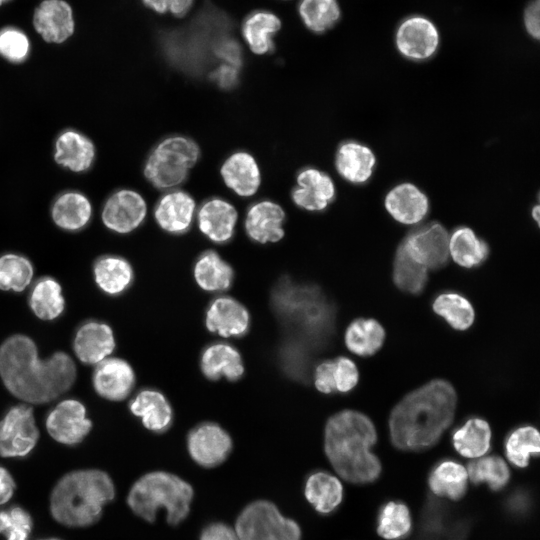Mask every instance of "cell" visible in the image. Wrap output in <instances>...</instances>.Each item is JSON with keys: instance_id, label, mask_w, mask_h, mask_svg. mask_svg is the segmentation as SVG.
I'll list each match as a JSON object with an SVG mask.
<instances>
[{"instance_id": "9f6ffc18", "label": "cell", "mask_w": 540, "mask_h": 540, "mask_svg": "<svg viewBox=\"0 0 540 540\" xmlns=\"http://www.w3.org/2000/svg\"><path fill=\"white\" fill-rule=\"evenodd\" d=\"M539 6V0H536L527 7L524 15L525 27L528 33L535 39H538L540 35Z\"/></svg>"}, {"instance_id": "1f68e13d", "label": "cell", "mask_w": 540, "mask_h": 540, "mask_svg": "<svg viewBox=\"0 0 540 540\" xmlns=\"http://www.w3.org/2000/svg\"><path fill=\"white\" fill-rule=\"evenodd\" d=\"M92 216L89 199L77 191H67L57 197L52 206V218L55 224L67 231L84 228Z\"/></svg>"}, {"instance_id": "ab89813d", "label": "cell", "mask_w": 540, "mask_h": 540, "mask_svg": "<svg viewBox=\"0 0 540 540\" xmlns=\"http://www.w3.org/2000/svg\"><path fill=\"white\" fill-rule=\"evenodd\" d=\"M432 307L436 314L456 330H467L475 319V312L469 300L455 292L439 294L434 299Z\"/></svg>"}, {"instance_id": "52a82bcc", "label": "cell", "mask_w": 540, "mask_h": 540, "mask_svg": "<svg viewBox=\"0 0 540 540\" xmlns=\"http://www.w3.org/2000/svg\"><path fill=\"white\" fill-rule=\"evenodd\" d=\"M275 307L300 328L314 346H322L334 326V308L314 286L281 284L274 295Z\"/></svg>"}, {"instance_id": "f1b7e54d", "label": "cell", "mask_w": 540, "mask_h": 540, "mask_svg": "<svg viewBox=\"0 0 540 540\" xmlns=\"http://www.w3.org/2000/svg\"><path fill=\"white\" fill-rule=\"evenodd\" d=\"M130 411L145 428L153 432H164L172 423V409L166 397L154 389H143L129 404Z\"/></svg>"}, {"instance_id": "f5cc1de1", "label": "cell", "mask_w": 540, "mask_h": 540, "mask_svg": "<svg viewBox=\"0 0 540 540\" xmlns=\"http://www.w3.org/2000/svg\"><path fill=\"white\" fill-rule=\"evenodd\" d=\"M333 369V360H325L316 367L314 372V383L320 392L329 394L336 391Z\"/></svg>"}, {"instance_id": "60d3db41", "label": "cell", "mask_w": 540, "mask_h": 540, "mask_svg": "<svg viewBox=\"0 0 540 540\" xmlns=\"http://www.w3.org/2000/svg\"><path fill=\"white\" fill-rule=\"evenodd\" d=\"M428 280L427 269L413 260L400 244L393 264V281L402 291L420 294Z\"/></svg>"}, {"instance_id": "ba28073f", "label": "cell", "mask_w": 540, "mask_h": 540, "mask_svg": "<svg viewBox=\"0 0 540 540\" xmlns=\"http://www.w3.org/2000/svg\"><path fill=\"white\" fill-rule=\"evenodd\" d=\"M199 157L197 144L183 136L162 140L150 153L144 174L156 188L168 189L180 185Z\"/></svg>"}, {"instance_id": "7dc6e473", "label": "cell", "mask_w": 540, "mask_h": 540, "mask_svg": "<svg viewBox=\"0 0 540 540\" xmlns=\"http://www.w3.org/2000/svg\"><path fill=\"white\" fill-rule=\"evenodd\" d=\"M32 526L30 514L22 507L0 511V534L5 535L6 540H28Z\"/></svg>"}, {"instance_id": "f546056e", "label": "cell", "mask_w": 540, "mask_h": 540, "mask_svg": "<svg viewBox=\"0 0 540 540\" xmlns=\"http://www.w3.org/2000/svg\"><path fill=\"white\" fill-rule=\"evenodd\" d=\"M280 27L281 22L274 13L258 10L244 19L241 30L250 50L262 55L274 49L273 37Z\"/></svg>"}, {"instance_id": "db71d44e", "label": "cell", "mask_w": 540, "mask_h": 540, "mask_svg": "<svg viewBox=\"0 0 540 540\" xmlns=\"http://www.w3.org/2000/svg\"><path fill=\"white\" fill-rule=\"evenodd\" d=\"M199 540H239L235 529L223 522H212L206 525Z\"/></svg>"}, {"instance_id": "30bf717a", "label": "cell", "mask_w": 540, "mask_h": 540, "mask_svg": "<svg viewBox=\"0 0 540 540\" xmlns=\"http://www.w3.org/2000/svg\"><path fill=\"white\" fill-rule=\"evenodd\" d=\"M39 430L33 409L25 404L11 407L0 420V456L24 457L36 446Z\"/></svg>"}, {"instance_id": "8d00e7d4", "label": "cell", "mask_w": 540, "mask_h": 540, "mask_svg": "<svg viewBox=\"0 0 540 540\" xmlns=\"http://www.w3.org/2000/svg\"><path fill=\"white\" fill-rule=\"evenodd\" d=\"M28 302L33 313L41 320H54L63 313L65 308L60 283L48 276L34 283Z\"/></svg>"}, {"instance_id": "d590c367", "label": "cell", "mask_w": 540, "mask_h": 540, "mask_svg": "<svg viewBox=\"0 0 540 540\" xmlns=\"http://www.w3.org/2000/svg\"><path fill=\"white\" fill-rule=\"evenodd\" d=\"M232 267L215 251H206L200 255L194 266L197 284L208 292L227 290L233 281Z\"/></svg>"}, {"instance_id": "3957f363", "label": "cell", "mask_w": 540, "mask_h": 540, "mask_svg": "<svg viewBox=\"0 0 540 540\" xmlns=\"http://www.w3.org/2000/svg\"><path fill=\"white\" fill-rule=\"evenodd\" d=\"M376 440L373 422L358 411L338 412L325 426L326 456L337 474L351 483H371L379 477L381 464L371 451Z\"/></svg>"}, {"instance_id": "c3c4849f", "label": "cell", "mask_w": 540, "mask_h": 540, "mask_svg": "<svg viewBox=\"0 0 540 540\" xmlns=\"http://www.w3.org/2000/svg\"><path fill=\"white\" fill-rule=\"evenodd\" d=\"M30 52V41L27 35L15 27L0 30V55L13 63L27 59Z\"/></svg>"}, {"instance_id": "8fae6325", "label": "cell", "mask_w": 540, "mask_h": 540, "mask_svg": "<svg viewBox=\"0 0 540 540\" xmlns=\"http://www.w3.org/2000/svg\"><path fill=\"white\" fill-rule=\"evenodd\" d=\"M448 244V232L437 222L411 231L401 243L407 254L427 270L441 268L447 263Z\"/></svg>"}, {"instance_id": "8992f818", "label": "cell", "mask_w": 540, "mask_h": 540, "mask_svg": "<svg viewBox=\"0 0 540 540\" xmlns=\"http://www.w3.org/2000/svg\"><path fill=\"white\" fill-rule=\"evenodd\" d=\"M233 27L224 11L207 4L184 26L164 31L161 44L171 61L178 63L186 58H205L208 52L214 56L215 45L231 34Z\"/></svg>"}, {"instance_id": "bcb514c9", "label": "cell", "mask_w": 540, "mask_h": 540, "mask_svg": "<svg viewBox=\"0 0 540 540\" xmlns=\"http://www.w3.org/2000/svg\"><path fill=\"white\" fill-rule=\"evenodd\" d=\"M467 475L474 484L486 483L495 491L505 487L510 478L508 466L497 456H488L470 462Z\"/></svg>"}, {"instance_id": "b9f144b4", "label": "cell", "mask_w": 540, "mask_h": 540, "mask_svg": "<svg viewBox=\"0 0 540 540\" xmlns=\"http://www.w3.org/2000/svg\"><path fill=\"white\" fill-rule=\"evenodd\" d=\"M538 430L524 425L512 430L505 441V453L508 460L519 468L528 465L531 456H538L540 451Z\"/></svg>"}, {"instance_id": "ffe728a7", "label": "cell", "mask_w": 540, "mask_h": 540, "mask_svg": "<svg viewBox=\"0 0 540 540\" xmlns=\"http://www.w3.org/2000/svg\"><path fill=\"white\" fill-rule=\"evenodd\" d=\"M335 196L332 179L315 168H306L297 176V187L292 192L294 203L308 211H322Z\"/></svg>"}, {"instance_id": "5b68a950", "label": "cell", "mask_w": 540, "mask_h": 540, "mask_svg": "<svg viewBox=\"0 0 540 540\" xmlns=\"http://www.w3.org/2000/svg\"><path fill=\"white\" fill-rule=\"evenodd\" d=\"M193 497L194 490L187 481L166 471H153L133 484L127 503L147 522H154L158 511L165 509L167 522L178 525L187 518Z\"/></svg>"}, {"instance_id": "44dd1931", "label": "cell", "mask_w": 540, "mask_h": 540, "mask_svg": "<svg viewBox=\"0 0 540 540\" xmlns=\"http://www.w3.org/2000/svg\"><path fill=\"white\" fill-rule=\"evenodd\" d=\"M195 208V201L188 193L173 190L159 199L154 216L158 225L166 232L182 234L190 228Z\"/></svg>"}, {"instance_id": "ac0fdd59", "label": "cell", "mask_w": 540, "mask_h": 540, "mask_svg": "<svg viewBox=\"0 0 540 540\" xmlns=\"http://www.w3.org/2000/svg\"><path fill=\"white\" fill-rule=\"evenodd\" d=\"M250 324L247 309L229 296H220L209 305L206 312V327L222 337L244 335Z\"/></svg>"}, {"instance_id": "7bdbcfd3", "label": "cell", "mask_w": 540, "mask_h": 540, "mask_svg": "<svg viewBox=\"0 0 540 540\" xmlns=\"http://www.w3.org/2000/svg\"><path fill=\"white\" fill-rule=\"evenodd\" d=\"M34 275L30 260L15 253L3 254L0 257V290L23 291Z\"/></svg>"}, {"instance_id": "cb8c5ba5", "label": "cell", "mask_w": 540, "mask_h": 540, "mask_svg": "<svg viewBox=\"0 0 540 540\" xmlns=\"http://www.w3.org/2000/svg\"><path fill=\"white\" fill-rule=\"evenodd\" d=\"M285 213L280 205L264 200L255 203L247 212L245 229L255 242H277L284 236Z\"/></svg>"}, {"instance_id": "9c48e42d", "label": "cell", "mask_w": 540, "mask_h": 540, "mask_svg": "<svg viewBox=\"0 0 540 540\" xmlns=\"http://www.w3.org/2000/svg\"><path fill=\"white\" fill-rule=\"evenodd\" d=\"M234 529L239 540H301L299 525L267 500H256L245 506Z\"/></svg>"}, {"instance_id": "4fadbf2b", "label": "cell", "mask_w": 540, "mask_h": 540, "mask_svg": "<svg viewBox=\"0 0 540 540\" xmlns=\"http://www.w3.org/2000/svg\"><path fill=\"white\" fill-rule=\"evenodd\" d=\"M187 448L198 465L213 468L227 459L232 449V440L222 427L205 422L190 431Z\"/></svg>"}, {"instance_id": "6f0895ef", "label": "cell", "mask_w": 540, "mask_h": 540, "mask_svg": "<svg viewBox=\"0 0 540 540\" xmlns=\"http://www.w3.org/2000/svg\"><path fill=\"white\" fill-rule=\"evenodd\" d=\"M15 482L11 474L0 466V505L8 502L13 496Z\"/></svg>"}, {"instance_id": "5bb4252c", "label": "cell", "mask_w": 540, "mask_h": 540, "mask_svg": "<svg viewBox=\"0 0 540 540\" xmlns=\"http://www.w3.org/2000/svg\"><path fill=\"white\" fill-rule=\"evenodd\" d=\"M146 213V202L139 193L121 189L106 201L102 211V220L111 231L126 234L140 226Z\"/></svg>"}, {"instance_id": "681fc988", "label": "cell", "mask_w": 540, "mask_h": 540, "mask_svg": "<svg viewBox=\"0 0 540 540\" xmlns=\"http://www.w3.org/2000/svg\"><path fill=\"white\" fill-rule=\"evenodd\" d=\"M334 362L333 378L336 391L347 393L358 383L359 373L355 363L344 356L337 357Z\"/></svg>"}, {"instance_id": "91938a15", "label": "cell", "mask_w": 540, "mask_h": 540, "mask_svg": "<svg viewBox=\"0 0 540 540\" xmlns=\"http://www.w3.org/2000/svg\"><path fill=\"white\" fill-rule=\"evenodd\" d=\"M9 0H0V5H2L3 3L7 2Z\"/></svg>"}, {"instance_id": "7402d4cb", "label": "cell", "mask_w": 540, "mask_h": 540, "mask_svg": "<svg viewBox=\"0 0 540 540\" xmlns=\"http://www.w3.org/2000/svg\"><path fill=\"white\" fill-rule=\"evenodd\" d=\"M384 204L394 220L406 225L418 224L429 210L427 196L411 183H402L392 188Z\"/></svg>"}, {"instance_id": "7a4b0ae2", "label": "cell", "mask_w": 540, "mask_h": 540, "mask_svg": "<svg viewBox=\"0 0 540 540\" xmlns=\"http://www.w3.org/2000/svg\"><path fill=\"white\" fill-rule=\"evenodd\" d=\"M457 395L446 380L435 379L407 394L389 418L393 445L405 451L425 450L450 426Z\"/></svg>"}, {"instance_id": "4316f807", "label": "cell", "mask_w": 540, "mask_h": 540, "mask_svg": "<svg viewBox=\"0 0 540 540\" xmlns=\"http://www.w3.org/2000/svg\"><path fill=\"white\" fill-rule=\"evenodd\" d=\"M54 158L64 168L73 172H84L94 162L95 147L82 133L66 130L56 139Z\"/></svg>"}, {"instance_id": "74e56055", "label": "cell", "mask_w": 540, "mask_h": 540, "mask_svg": "<svg viewBox=\"0 0 540 540\" xmlns=\"http://www.w3.org/2000/svg\"><path fill=\"white\" fill-rule=\"evenodd\" d=\"M467 470L453 460H442L431 470L428 483L431 491L451 500L460 499L467 489Z\"/></svg>"}, {"instance_id": "7c38bea8", "label": "cell", "mask_w": 540, "mask_h": 540, "mask_svg": "<svg viewBox=\"0 0 540 540\" xmlns=\"http://www.w3.org/2000/svg\"><path fill=\"white\" fill-rule=\"evenodd\" d=\"M45 425L49 435L65 445L82 442L92 428L84 404L76 399H64L59 402L48 413Z\"/></svg>"}, {"instance_id": "d4e9b609", "label": "cell", "mask_w": 540, "mask_h": 540, "mask_svg": "<svg viewBox=\"0 0 540 540\" xmlns=\"http://www.w3.org/2000/svg\"><path fill=\"white\" fill-rule=\"evenodd\" d=\"M376 159L372 150L356 141L342 143L336 153L335 166L342 178L362 184L372 176Z\"/></svg>"}, {"instance_id": "680465c9", "label": "cell", "mask_w": 540, "mask_h": 540, "mask_svg": "<svg viewBox=\"0 0 540 540\" xmlns=\"http://www.w3.org/2000/svg\"><path fill=\"white\" fill-rule=\"evenodd\" d=\"M539 206L536 205L533 209H532V216L534 217L535 221L537 223H539Z\"/></svg>"}, {"instance_id": "816d5d0a", "label": "cell", "mask_w": 540, "mask_h": 540, "mask_svg": "<svg viewBox=\"0 0 540 540\" xmlns=\"http://www.w3.org/2000/svg\"><path fill=\"white\" fill-rule=\"evenodd\" d=\"M153 11L165 14L170 13L176 17L185 16L191 9L194 0H142Z\"/></svg>"}, {"instance_id": "f907efd6", "label": "cell", "mask_w": 540, "mask_h": 540, "mask_svg": "<svg viewBox=\"0 0 540 540\" xmlns=\"http://www.w3.org/2000/svg\"><path fill=\"white\" fill-rule=\"evenodd\" d=\"M214 57L229 64L240 68L243 63L242 49L238 41L231 35H226L221 38L214 47Z\"/></svg>"}, {"instance_id": "277c9868", "label": "cell", "mask_w": 540, "mask_h": 540, "mask_svg": "<svg viewBox=\"0 0 540 540\" xmlns=\"http://www.w3.org/2000/svg\"><path fill=\"white\" fill-rule=\"evenodd\" d=\"M115 495L110 476L100 470H77L63 476L54 487L50 510L59 523L85 527L95 523L105 504Z\"/></svg>"}, {"instance_id": "484cf974", "label": "cell", "mask_w": 540, "mask_h": 540, "mask_svg": "<svg viewBox=\"0 0 540 540\" xmlns=\"http://www.w3.org/2000/svg\"><path fill=\"white\" fill-rule=\"evenodd\" d=\"M222 178L228 188L239 196L249 197L260 186V170L254 157L247 152H236L229 156L221 168Z\"/></svg>"}, {"instance_id": "83f0119b", "label": "cell", "mask_w": 540, "mask_h": 540, "mask_svg": "<svg viewBox=\"0 0 540 540\" xmlns=\"http://www.w3.org/2000/svg\"><path fill=\"white\" fill-rule=\"evenodd\" d=\"M200 366L203 374L210 380L225 377L236 381L244 373L239 352L230 344L216 342L205 348L201 355Z\"/></svg>"}, {"instance_id": "ee69618b", "label": "cell", "mask_w": 540, "mask_h": 540, "mask_svg": "<svg viewBox=\"0 0 540 540\" xmlns=\"http://www.w3.org/2000/svg\"><path fill=\"white\" fill-rule=\"evenodd\" d=\"M299 14L309 30L323 33L339 20L340 8L336 0H301Z\"/></svg>"}, {"instance_id": "e0dca14e", "label": "cell", "mask_w": 540, "mask_h": 540, "mask_svg": "<svg viewBox=\"0 0 540 540\" xmlns=\"http://www.w3.org/2000/svg\"><path fill=\"white\" fill-rule=\"evenodd\" d=\"M115 339L109 325L99 321L82 324L74 337L73 350L85 364L97 365L114 351Z\"/></svg>"}, {"instance_id": "e575fe53", "label": "cell", "mask_w": 540, "mask_h": 540, "mask_svg": "<svg viewBox=\"0 0 540 540\" xmlns=\"http://www.w3.org/2000/svg\"><path fill=\"white\" fill-rule=\"evenodd\" d=\"M491 436V429L487 421L479 417H472L453 432L452 441L454 448L462 456L478 458L490 449Z\"/></svg>"}, {"instance_id": "6da1fadb", "label": "cell", "mask_w": 540, "mask_h": 540, "mask_svg": "<svg viewBox=\"0 0 540 540\" xmlns=\"http://www.w3.org/2000/svg\"><path fill=\"white\" fill-rule=\"evenodd\" d=\"M73 359L58 351L40 359L34 341L16 334L0 346V377L7 390L26 403L43 404L67 392L76 380Z\"/></svg>"}, {"instance_id": "f35d334b", "label": "cell", "mask_w": 540, "mask_h": 540, "mask_svg": "<svg viewBox=\"0 0 540 540\" xmlns=\"http://www.w3.org/2000/svg\"><path fill=\"white\" fill-rule=\"evenodd\" d=\"M385 330L374 319L358 318L351 322L345 332V344L354 354L371 356L383 345Z\"/></svg>"}, {"instance_id": "d6986e66", "label": "cell", "mask_w": 540, "mask_h": 540, "mask_svg": "<svg viewBox=\"0 0 540 540\" xmlns=\"http://www.w3.org/2000/svg\"><path fill=\"white\" fill-rule=\"evenodd\" d=\"M33 24L45 41L62 43L74 32L72 9L63 0H45L36 8Z\"/></svg>"}, {"instance_id": "4dcf8cb0", "label": "cell", "mask_w": 540, "mask_h": 540, "mask_svg": "<svg viewBox=\"0 0 540 540\" xmlns=\"http://www.w3.org/2000/svg\"><path fill=\"white\" fill-rule=\"evenodd\" d=\"M95 282L110 296H117L126 291L133 281V269L130 263L116 255L102 256L93 267Z\"/></svg>"}, {"instance_id": "f6af8a7d", "label": "cell", "mask_w": 540, "mask_h": 540, "mask_svg": "<svg viewBox=\"0 0 540 540\" xmlns=\"http://www.w3.org/2000/svg\"><path fill=\"white\" fill-rule=\"evenodd\" d=\"M412 526L408 507L401 503L390 501L380 510L377 521L378 534L387 540H399L409 534Z\"/></svg>"}, {"instance_id": "603a6c76", "label": "cell", "mask_w": 540, "mask_h": 540, "mask_svg": "<svg viewBox=\"0 0 540 540\" xmlns=\"http://www.w3.org/2000/svg\"><path fill=\"white\" fill-rule=\"evenodd\" d=\"M200 231L215 243L228 242L235 230L237 211L232 204L221 198H212L198 210Z\"/></svg>"}, {"instance_id": "836d02e7", "label": "cell", "mask_w": 540, "mask_h": 540, "mask_svg": "<svg viewBox=\"0 0 540 540\" xmlns=\"http://www.w3.org/2000/svg\"><path fill=\"white\" fill-rule=\"evenodd\" d=\"M448 249L454 262L464 268L481 265L489 254L487 243L468 227H458L452 232Z\"/></svg>"}, {"instance_id": "11a10c76", "label": "cell", "mask_w": 540, "mask_h": 540, "mask_svg": "<svg viewBox=\"0 0 540 540\" xmlns=\"http://www.w3.org/2000/svg\"><path fill=\"white\" fill-rule=\"evenodd\" d=\"M239 69L238 67L222 63L212 71L211 78L221 88L230 89L238 81Z\"/></svg>"}, {"instance_id": "94428289", "label": "cell", "mask_w": 540, "mask_h": 540, "mask_svg": "<svg viewBox=\"0 0 540 540\" xmlns=\"http://www.w3.org/2000/svg\"><path fill=\"white\" fill-rule=\"evenodd\" d=\"M42 540H60V539L50 538V539H42Z\"/></svg>"}, {"instance_id": "2e32d148", "label": "cell", "mask_w": 540, "mask_h": 540, "mask_svg": "<svg viewBox=\"0 0 540 540\" xmlns=\"http://www.w3.org/2000/svg\"><path fill=\"white\" fill-rule=\"evenodd\" d=\"M92 383L99 396L111 401H120L131 393L135 384V374L125 360L108 357L96 365Z\"/></svg>"}, {"instance_id": "d6a6232c", "label": "cell", "mask_w": 540, "mask_h": 540, "mask_svg": "<svg viewBox=\"0 0 540 540\" xmlns=\"http://www.w3.org/2000/svg\"><path fill=\"white\" fill-rule=\"evenodd\" d=\"M304 493L317 512L328 514L341 503L343 487L337 477L325 471H317L308 476Z\"/></svg>"}, {"instance_id": "9a60e30c", "label": "cell", "mask_w": 540, "mask_h": 540, "mask_svg": "<svg viewBox=\"0 0 540 540\" xmlns=\"http://www.w3.org/2000/svg\"><path fill=\"white\" fill-rule=\"evenodd\" d=\"M438 44L437 28L427 18L410 17L403 21L397 30V48L408 59L426 60L434 55Z\"/></svg>"}]
</instances>
